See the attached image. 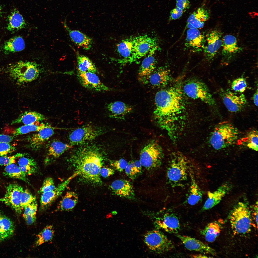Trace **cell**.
I'll return each mask as SVG.
<instances>
[{
  "mask_svg": "<svg viewBox=\"0 0 258 258\" xmlns=\"http://www.w3.org/2000/svg\"><path fill=\"white\" fill-rule=\"evenodd\" d=\"M133 38L123 40L117 45V50L123 58L119 63L122 64L128 63L131 56L133 50Z\"/></svg>",
  "mask_w": 258,
  "mask_h": 258,
  "instance_id": "obj_35",
  "label": "cell"
},
{
  "mask_svg": "<svg viewBox=\"0 0 258 258\" xmlns=\"http://www.w3.org/2000/svg\"><path fill=\"white\" fill-rule=\"evenodd\" d=\"M204 37L199 29H188L185 43L187 48L193 52H199L204 47Z\"/></svg>",
  "mask_w": 258,
  "mask_h": 258,
  "instance_id": "obj_21",
  "label": "cell"
},
{
  "mask_svg": "<svg viewBox=\"0 0 258 258\" xmlns=\"http://www.w3.org/2000/svg\"><path fill=\"white\" fill-rule=\"evenodd\" d=\"M239 135L238 129L231 123L227 122L220 123L211 133L209 142L215 150H222L234 144L237 140Z\"/></svg>",
  "mask_w": 258,
  "mask_h": 258,
  "instance_id": "obj_4",
  "label": "cell"
},
{
  "mask_svg": "<svg viewBox=\"0 0 258 258\" xmlns=\"http://www.w3.org/2000/svg\"><path fill=\"white\" fill-rule=\"evenodd\" d=\"M4 176L11 178L22 180L28 184H30L27 175L19 167L14 163L6 166L3 173Z\"/></svg>",
  "mask_w": 258,
  "mask_h": 258,
  "instance_id": "obj_39",
  "label": "cell"
},
{
  "mask_svg": "<svg viewBox=\"0 0 258 258\" xmlns=\"http://www.w3.org/2000/svg\"><path fill=\"white\" fill-rule=\"evenodd\" d=\"M158 48V47H157L153 48L142 61L138 73L139 76L141 77L147 78L154 71L156 64L154 54Z\"/></svg>",
  "mask_w": 258,
  "mask_h": 258,
  "instance_id": "obj_27",
  "label": "cell"
},
{
  "mask_svg": "<svg viewBox=\"0 0 258 258\" xmlns=\"http://www.w3.org/2000/svg\"><path fill=\"white\" fill-rule=\"evenodd\" d=\"M54 234L53 226L51 225L47 226L38 235L35 244L39 246L51 241Z\"/></svg>",
  "mask_w": 258,
  "mask_h": 258,
  "instance_id": "obj_43",
  "label": "cell"
},
{
  "mask_svg": "<svg viewBox=\"0 0 258 258\" xmlns=\"http://www.w3.org/2000/svg\"><path fill=\"white\" fill-rule=\"evenodd\" d=\"M63 25L71 40L75 44L86 50L90 49L93 43L92 38L79 31L70 29L65 22H63Z\"/></svg>",
  "mask_w": 258,
  "mask_h": 258,
  "instance_id": "obj_24",
  "label": "cell"
},
{
  "mask_svg": "<svg viewBox=\"0 0 258 258\" xmlns=\"http://www.w3.org/2000/svg\"><path fill=\"white\" fill-rule=\"evenodd\" d=\"M25 45L23 39L20 36H16L6 41L3 47L4 53L8 54L21 51L25 48Z\"/></svg>",
  "mask_w": 258,
  "mask_h": 258,
  "instance_id": "obj_34",
  "label": "cell"
},
{
  "mask_svg": "<svg viewBox=\"0 0 258 258\" xmlns=\"http://www.w3.org/2000/svg\"><path fill=\"white\" fill-rule=\"evenodd\" d=\"M51 127L48 124L40 122L24 125L16 129L13 134L14 136L25 134L31 132H37L44 128Z\"/></svg>",
  "mask_w": 258,
  "mask_h": 258,
  "instance_id": "obj_41",
  "label": "cell"
},
{
  "mask_svg": "<svg viewBox=\"0 0 258 258\" xmlns=\"http://www.w3.org/2000/svg\"><path fill=\"white\" fill-rule=\"evenodd\" d=\"M77 76L81 84L86 89L97 92H105L109 90V88L101 81L96 73L90 72L78 73Z\"/></svg>",
  "mask_w": 258,
  "mask_h": 258,
  "instance_id": "obj_17",
  "label": "cell"
},
{
  "mask_svg": "<svg viewBox=\"0 0 258 258\" xmlns=\"http://www.w3.org/2000/svg\"><path fill=\"white\" fill-rule=\"evenodd\" d=\"M115 171L113 169L108 167H102L100 171V176L104 178H106L113 175Z\"/></svg>",
  "mask_w": 258,
  "mask_h": 258,
  "instance_id": "obj_54",
  "label": "cell"
},
{
  "mask_svg": "<svg viewBox=\"0 0 258 258\" xmlns=\"http://www.w3.org/2000/svg\"><path fill=\"white\" fill-rule=\"evenodd\" d=\"M221 224L220 221H217L210 222L200 230V233L206 241L212 242L219 235L221 227Z\"/></svg>",
  "mask_w": 258,
  "mask_h": 258,
  "instance_id": "obj_33",
  "label": "cell"
},
{
  "mask_svg": "<svg viewBox=\"0 0 258 258\" xmlns=\"http://www.w3.org/2000/svg\"><path fill=\"white\" fill-rule=\"evenodd\" d=\"M25 153H18L11 156H0V165L6 166L14 163L17 158L24 155Z\"/></svg>",
  "mask_w": 258,
  "mask_h": 258,
  "instance_id": "obj_48",
  "label": "cell"
},
{
  "mask_svg": "<svg viewBox=\"0 0 258 258\" xmlns=\"http://www.w3.org/2000/svg\"><path fill=\"white\" fill-rule=\"evenodd\" d=\"M175 235L182 242L185 248L189 250L213 255L216 254V252L214 249L199 240L190 236L177 233Z\"/></svg>",
  "mask_w": 258,
  "mask_h": 258,
  "instance_id": "obj_19",
  "label": "cell"
},
{
  "mask_svg": "<svg viewBox=\"0 0 258 258\" xmlns=\"http://www.w3.org/2000/svg\"><path fill=\"white\" fill-rule=\"evenodd\" d=\"M107 109L112 117L119 119H124L133 110L130 106L122 102L117 101L108 104Z\"/></svg>",
  "mask_w": 258,
  "mask_h": 258,
  "instance_id": "obj_25",
  "label": "cell"
},
{
  "mask_svg": "<svg viewBox=\"0 0 258 258\" xmlns=\"http://www.w3.org/2000/svg\"><path fill=\"white\" fill-rule=\"evenodd\" d=\"M36 215H27L23 216L27 223L29 225H31L35 221L36 219Z\"/></svg>",
  "mask_w": 258,
  "mask_h": 258,
  "instance_id": "obj_55",
  "label": "cell"
},
{
  "mask_svg": "<svg viewBox=\"0 0 258 258\" xmlns=\"http://www.w3.org/2000/svg\"><path fill=\"white\" fill-rule=\"evenodd\" d=\"M142 166L140 160L130 161L125 169V172L129 178L135 179L141 174Z\"/></svg>",
  "mask_w": 258,
  "mask_h": 258,
  "instance_id": "obj_42",
  "label": "cell"
},
{
  "mask_svg": "<svg viewBox=\"0 0 258 258\" xmlns=\"http://www.w3.org/2000/svg\"><path fill=\"white\" fill-rule=\"evenodd\" d=\"M149 216L153 221L155 227L170 233H177L180 228V224L177 216L173 213H166L161 215L149 212Z\"/></svg>",
  "mask_w": 258,
  "mask_h": 258,
  "instance_id": "obj_11",
  "label": "cell"
},
{
  "mask_svg": "<svg viewBox=\"0 0 258 258\" xmlns=\"http://www.w3.org/2000/svg\"><path fill=\"white\" fill-rule=\"evenodd\" d=\"M26 23L22 15L16 9L13 10L8 16L7 29L14 32L25 27Z\"/></svg>",
  "mask_w": 258,
  "mask_h": 258,
  "instance_id": "obj_31",
  "label": "cell"
},
{
  "mask_svg": "<svg viewBox=\"0 0 258 258\" xmlns=\"http://www.w3.org/2000/svg\"><path fill=\"white\" fill-rule=\"evenodd\" d=\"M128 163L124 159L121 158L119 160L113 161L110 163V165L115 169L121 172L125 170Z\"/></svg>",
  "mask_w": 258,
  "mask_h": 258,
  "instance_id": "obj_49",
  "label": "cell"
},
{
  "mask_svg": "<svg viewBox=\"0 0 258 258\" xmlns=\"http://www.w3.org/2000/svg\"><path fill=\"white\" fill-rule=\"evenodd\" d=\"M109 188L113 194L130 200L136 199V196L131 183L125 179H120L113 181Z\"/></svg>",
  "mask_w": 258,
  "mask_h": 258,
  "instance_id": "obj_18",
  "label": "cell"
},
{
  "mask_svg": "<svg viewBox=\"0 0 258 258\" xmlns=\"http://www.w3.org/2000/svg\"><path fill=\"white\" fill-rule=\"evenodd\" d=\"M188 159L182 153H173L167 168V183L172 188L183 186L188 180Z\"/></svg>",
  "mask_w": 258,
  "mask_h": 258,
  "instance_id": "obj_3",
  "label": "cell"
},
{
  "mask_svg": "<svg viewBox=\"0 0 258 258\" xmlns=\"http://www.w3.org/2000/svg\"><path fill=\"white\" fill-rule=\"evenodd\" d=\"M191 183L188 191L186 202L191 205H194L202 199V192L199 187L193 176L190 175Z\"/></svg>",
  "mask_w": 258,
  "mask_h": 258,
  "instance_id": "obj_37",
  "label": "cell"
},
{
  "mask_svg": "<svg viewBox=\"0 0 258 258\" xmlns=\"http://www.w3.org/2000/svg\"><path fill=\"white\" fill-rule=\"evenodd\" d=\"M15 148L9 143H0V156H6L15 150Z\"/></svg>",
  "mask_w": 258,
  "mask_h": 258,
  "instance_id": "obj_50",
  "label": "cell"
},
{
  "mask_svg": "<svg viewBox=\"0 0 258 258\" xmlns=\"http://www.w3.org/2000/svg\"><path fill=\"white\" fill-rule=\"evenodd\" d=\"M23 189L18 184L12 183L7 187L4 196L0 198V201L4 203L15 210L19 214L22 212L21 197Z\"/></svg>",
  "mask_w": 258,
  "mask_h": 258,
  "instance_id": "obj_13",
  "label": "cell"
},
{
  "mask_svg": "<svg viewBox=\"0 0 258 258\" xmlns=\"http://www.w3.org/2000/svg\"><path fill=\"white\" fill-rule=\"evenodd\" d=\"M190 5L188 0H176V7L182 9L184 11L188 9Z\"/></svg>",
  "mask_w": 258,
  "mask_h": 258,
  "instance_id": "obj_53",
  "label": "cell"
},
{
  "mask_svg": "<svg viewBox=\"0 0 258 258\" xmlns=\"http://www.w3.org/2000/svg\"><path fill=\"white\" fill-rule=\"evenodd\" d=\"M191 256L192 257L194 258H207L209 257H207V256L201 254L194 255H191Z\"/></svg>",
  "mask_w": 258,
  "mask_h": 258,
  "instance_id": "obj_59",
  "label": "cell"
},
{
  "mask_svg": "<svg viewBox=\"0 0 258 258\" xmlns=\"http://www.w3.org/2000/svg\"><path fill=\"white\" fill-rule=\"evenodd\" d=\"M56 187L53 179L51 177H48L44 181L39 193L42 194L53 190Z\"/></svg>",
  "mask_w": 258,
  "mask_h": 258,
  "instance_id": "obj_47",
  "label": "cell"
},
{
  "mask_svg": "<svg viewBox=\"0 0 258 258\" xmlns=\"http://www.w3.org/2000/svg\"><path fill=\"white\" fill-rule=\"evenodd\" d=\"M183 11L182 9L177 7L173 9L170 12L169 20H174L179 19L182 16Z\"/></svg>",
  "mask_w": 258,
  "mask_h": 258,
  "instance_id": "obj_52",
  "label": "cell"
},
{
  "mask_svg": "<svg viewBox=\"0 0 258 258\" xmlns=\"http://www.w3.org/2000/svg\"><path fill=\"white\" fill-rule=\"evenodd\" d=\"M2 10L1 6L0 5V15L2 14Z\"/></svg>",
  "mask_w": 258,
  "mask_h": 258,
  "instance_id": "obj_60",
  "label": "cell"
},
{
  "mask_svg": "<svg viewBox=\"0 0 258 258\" xmlns=\"http://www.w3.org/2000/svg\"><path fill=\"white\" fill-rule=\"evenodd\" d=\"M254 215L255 219L256 222V223L257 224V226H258V205L257 206H255V207L254 208Z\"/></svg>",
  "mask_w": 258,
  "mask_h": 258,
  "instance_id": "obj_58",
  "label": "cell"
},
{
  "mask_svg": "<svg viewBox=\"0 0 258 258\" xmlns=\"http://www.w3.org/2000/svg\"><path fill=\"white\" fill-rule=\"evenodd\" d=\"M222 63L227 64L237 55L242 50L238 45L237 40L234 36L225 35L222 38Z\"/></svg>",
  "mask_w": 258,
  "mask_h": 258,
  "instance_id": "obj_15",
  "label": "cell"
},
{
  "mask_svg": "<svg viewBox=\"0 0 258 258\" xmlns=\"http://www.w3.org/2000/svg\"><path fill=\"white\" fill-rule=\"evenodd\" d=\"M144 241L150 250L157 254L168 252L175 247L172 242L157 229L147 231L144 235Z\"/></svg>",
  "mask_w": 258,
  "mask_h": 258,
  "instance_id": "obj_8",
  "label": "cell"
},
{
  "mask_svg": "<svg viewBox=\"0 0 258 258\" xmlns=\"http://www.w3.org/2000/svg\"><path fill=\"white\" fill-rule=\"evenodd\" d=\"M132 53L128 63H131L147 55L153 48L158 47L157 40L147 35L133 38Z\"/></svg>",
  "mask_w": 258,
  "mask_h": 258,
  "instance_id": "obj_10",
  "label": "cell"
},
{
  "mask_svg": "<svg viewBox=\"0 0 258 258\" xmlns=\"http://www.w3.org/2000/svg\"><path fill=\"white\" fill-rule=\"evenodd\" d=\"M247 146L249 148L256 151L258 150V132L253 130L250 132L246 139Z\"/></svg>",
  "mask_w": 258,
  "mask_h": 258,
  "instance_id": "obj_44",
  "label": "cell"
},
{
  "mask_svg": "<svg viewBox=\"0 0 258 258\" xmlns=\"http://www.w3.org/2000/svg\"><path fill=\"white\" fill-rule=\"evenodd\" d=\"M103 161V156L99 150L90 146L79 148L68 160L74 171L73 178L78 177L82 182L96 186L102 184L100 171Z\"/></svg>",
  "mask_w": 258,
  "mask_h": 258,
  "instance_id": "obj_2",
  "label": "cell"
},
{
  "mask_svg": "<svg viewBox=\"0 0 258 258\" xmlns=\"http://www.w3.org/2000/svg\"><path fill=\"white\" fill-rule=\"evenodd\" d=\"M164 156L162 148L156 141L152 140L141 150L140 161L142 166L149 171L157 169L161 166Z\"/></svg>",
  "mask_w": 258,
  "mask_h": 258,
  "instance_id": "obj_7",
  "label": "cell"
},
{
  "mask_svg": "<svg viewBox=\"0 0 258 258\" xmlns=\"http://www.w3.org/2000/svg\"><path fill=\"white\" fill-rule=\"evenodd\" d=\"M78 73L90 72L96 73L97 70L94 63L88 57L77 53Z\"/></svg>",
  "mask_w": 258,
  "mask_h": 258,
  "instance_id": "obj_40",
  "label": "cell"
},
{
  "mask_svg": "<svg viewBox=\"0 0 258 258\" xmlns=\"http://www.w3.org/2000/svg\"><path fill=\"white\" fill-rule=\"evenodd\" d=\"M78 198L75 192L71 191L67 192L59 201L56 210L69 211L72 210L77 203Z\"/></svg>",
  "mask_w": 258,
  "mask_h": 258,
  "instance_id": "obj_32",
  "label": "cell"
},
{
  "mask_svg": "<svg viewBox=\"0 0 258 258\" xmlns=\"http://www.w3.org/2000/svg\"><path fill=\"white\" fill-rule=\"evenodd\" d=\"M258 89L257 88L253 97V100L255 105L258 107Z\"/></svg>",
  "mask_w": 258,
  "mask_h": 258,
  "instance_id": "obj_57",
  "label": "cell"
},
{
  "mask_svg": "<svg viewBox=\"0 0 258 258\" xmlns=\"http://www.w3.org/2000/svg\"><path fill=\"white\" fill-rule=\"evenodd\" d=\"M72 147L70 144L65 143L60 141L55 140L52 141L48 146L45 159V163H48L58 158Z\"/></svg>",
  "mask_w": 258,
  "mask_h": 258,
  "instance_id": "obj_26",
  "label": "cell"
},
{
  "mask_svg": "<svg viewBox=\"0 0 258 258\" xmlns=\"http://www.w3.org/2000/svg\"><path fill=\"white\" fill-rule=\"evenodd\" d=\"M18 163L19 167L26 175L34 174L38 170L36 161L27 153L19 157Z\"/></svg>",
  "mask_w": 258,
  "mask_h": 258,
  "instance_id": "obj_36",
  "label": "cell"
},
{
  "mask_svg": "<svg viewBox=\"0 0 258 258\" xmlns=\"http://www.w3.org/2000/svg\"><path fill=\"white\" fill-rule=\"evenodd\" d=\"M170 70L167 68L160 69L152 73L147 79L151 85L154 87H160L166 86L170 80Z\"/></svg>",
  "mask_w": 258,
  "mask_h": 258,
  "instance_id": "obj_28",
  "label": "cell"
},
{
  "mask_svg": "<svg viewBox=\"0 0 258 258\" xmlns=\"http://www.w3.org/2000/svg\"><path fill=\"white\" fill-rule=\"evenodd\" d=\"M38 208V204L36 200L27 206L24 210L23 216L27 215H36Z\"/></svg>",
  "mask_w": 258,
  "mask_h": 258,
  "instance_id": "obj_51",
  "label": "cell"
},
{
  "mask_svg": "<svg viewBox=\"0 0 258 258\" xmlns=\"http://www.w3.org/2000/svg\"><path fill=\"white\" fill-rule=\"evenodd\" d=\"M222 36L221 32L216 29L213 30L207 34V44L203 49L205 58L207 60H212L221 46Z\"/></svg>",
  "mask_w": 258,
  "mask_h": 258,
  "instance_id": "obj_16",
  "label": "cell"
},
{
  "mask_svg": "<svg viewBox=\"0 0 258 258\" xmlns=\"http://www.w3.org/2000/svg\"><path fill=\"white\" fill-rule=\"evenodd\" d=\"M46 119L44 115L38 112L27 111L20 115L17 118L12 121L11 124L20 123L24 125L31 124L40 122Z\"/></svg>",
  "mask_w": 258,
  "mask_h": 258,
  "instance_id": "obj_30",
  "label": "cell"
},
{
  "mask_svg": "<svg viewBox=\"0 0 258 258\" xmlns=\"http://www.w3.org/2000/svg\"><path fill=\"white\" fill-rule=\"evenodd\" d=\"M72 179L70 176L53 190L42 194L40 201L41 210H44L50 206L62 193Z\"/></svg>",
  "mask_w": 258,
  "mask_h": 258,
  "instance_id": "obj_20",
  "label": "cell"
},
{
  "mask_svg": "<svg viewBox=\"0 0 258 258\" xmlns=\"http://www.w3.org/2000/svg\"><path fill=\"white\" fill-rule=\"evenodd\" d=\"M13 140V137L11 136L5 134H0V143H9Z\"/></svg>",
  "mask_w": 258,
  "mask_h": 258,
  "instance_id": "obj_56",
  "label": "cell"
},
{
  "mask_svg": "<svg viewBox=\"0 0 258 258\" xmlns=\"http://www.w3.org/2000/svg\"><path fill=\"white\" fill-rule=\"evenodd\" d=\"M155 101L154 114L158 123L171 138L175 137L178 117L183 107L181 90L176 86L161 90L156 94Z\"/></svg>",
  "mask_w": 258,
  "mask_h": 258,
  "instance_id": "obj_1",
  "label": "cell"
},
{
  "mask_svg": "<svg viewBox=\"0 0 258 258\" xmlns=\"http://www.w3.org/2000/svg\"><path fill=\"white\" fill-rule=\"evenodd\" d=\"M6 71L13 80L21 84L36 80L41 71L39 65L36 62L21 60L9 65Z\"/></svg>",
  "mask_w": 258,
  "mask_h": 258,
  "instance_id": "obj_5",
  "label": "cell"
},
{
  "mask_svg": "<svg viewBox=\"0 0 258 258\" xmlns=\"http://www.w3.org/2000/svg\"><path fill=\"white\" fill-rule=\"evenodd\" d=\"M54 129L51 127L44 128L37 131L28 139L29 147L34 150L40 149L53 135Z\"/></svg>",
  "mask_w": 258,
  "mask_h": 258,
  "instance_id": "obj_22",
  "label": "cell"
},
{
  "mask_svg": "<svg viewBox=\"0 0 258 258\" xmlns=\"http://www.w3.org/2000/svg\"><path fill=\"white\" fill-rule=\"evenodd\" d=\"M103 132L101 129L92 125H84L75 129L70 134V144L72 146L84 144L94 139Z\"/></svg>",
  "mask_w": 258,
  "mask_h": 258,
  "instance_id": "obj_12",
  "label": "cell"
},
{
  "mask_svg": "<svg viewBox=\"0 0 258 258\" xmlns=\"http://www.w3.org/2000/svg\"><path fill=\"white\" fill-rule=\"evenodd\" d=\"M36 200V197L28 190L23 189L21 197V205L22 209H24L28 205Z\"/></svg>",
  "mask_w": 258,
  "mask_h": 258,
  "instance_id": "obj_46",
  "label": "cell"
},
{
  "mask_svg": "<svg viewBox=\"0 0 258 258\" xmlns=\"http://www.w3.org/2000/svg\"><path fill=\"white\" fill-rule=\"evenodd\" d=\"M229 218L235 234L245 235L251 231L252 225L251 212L245 203L239 202L236 204L230 212Z\"/></svg>",
  "mask_w": 258,
  "mask_h": 258,
  "instance_id": "obj_6",
  "label": "cell"
},
{
  "mask_svg": "<svg viewBox=\"0 0 258 258\" xmlns=\"http://www.w3.org/2000/svg\"><path fill=\"white\" fill-rule=\"evenodd\" d=\"M183 90L189 97L199 99L210 105H213L215 101L208 88L203 82L192 80L186 83L183 87Z\"/></svg>",
  "mask_w": 258,
  "mask_h": 258,
  "instance_id": "obj_9",
  "label": "cell"
},
{
  "mask_svg": "<svg viewBox=\"0 0 258 258\" xmlns=\"http://www.w3.org/2000/svg\"><path fill=\"white\" fill-rule=\"evenodd\" d=\"M231 88L235 92L242 93L246 90L247 86L246 81L243 77H240L234 80L231 85Z\"/></svg>",
  "mask_w": 258,
  "mask_h": 258,
  "instance_id": "obj_45",
  "label": "cell"
},
{
  "mask_svg": "<svg viewBox=\"0 0 258 258\" xmlns=\"http://www.w3.org/2000/svg\"><path fill=\"white\" fill-rule=\"evenodd\" d=\"M14 230V226L12 221L0 212V242L11 236Z\"/></svg>",
  "mask_w": 258,
  "mask_h": 258,
  "instance_id": "obj_38",
  "label": "cell"
},
{
  "mask_svg": "<svg viewBox=\"0 0 258 258\" xmlns=\"http://www.w3.org/2000/svg\"><path fill=\"white\" fill-rule=\"evenodd\" d=\"M210 15L207 10L203 8H199L196 12H194L189 16L187 21L191 28L196 29L202 28L204 22L209 18Z\"/></svg>",
  "mask_w": 258,
  "mask_h": 258,
  "instance_id": "obj_29",
  "label": "cell"
},
{
  "mask_svg": "<svg viewBox=\"0 0 258 258\" xmlns=\"http://www.w3.org/2000/svg\"><path fill=\"white\" fill-rule=\"evenodd\" d=\"M230 187L225 184L220 186L215 191L208 193V198L201 209V211L209 210L218 204L229 191Z\"/></svg>",
  "mask_w": 258,
  "mask_h": 258,
  "instance_id": "obj_23",
  "label": "cell"
},
{
  "mask_svg": "<svg viewBox=\"0 0 258 258\" xmlns=\"http://www.w3.org/2000/svg\"><path fill=\"white\" fill-rule=\"evenodd\" d=\"M220 95L225 107L231 112L241 111L247 103L246 97L242 93L238 94L229 90H221Z\"/></svg>",
  "mask_w": 258,
  "mask_h": 258,
  "instance_id": "obj_14",
  "label": "cell"
}]
</instances>
